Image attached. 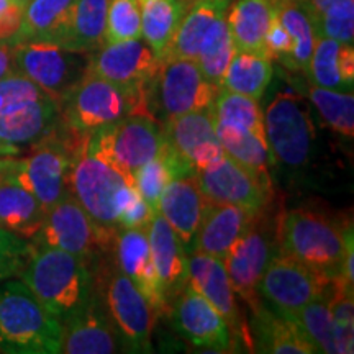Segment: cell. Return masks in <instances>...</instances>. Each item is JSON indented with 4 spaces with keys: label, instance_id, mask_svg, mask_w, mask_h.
<instances>
[{
    "label": "cell",
    "instance_id": "obj_1",
    "mask_svg": "<svg viewBox=\"0 0 354 354\" xmlns=\"http://www.w3.org/2000/svg\"><path fill=\"white\" fill-rule=\"evenodd\" d=\"M69 185L71 194L91 216L102 250H110L118 232V215L136 192L133 177L115 165L88 135L73 158Z\"/></svg>",
    "mask_w": 354,
    "mask_h": 354
},
{
    "label": "cell",
    "instance_id": "obj_2",
    "mask_svg": "<svg viewBox=\"0 0 354 354\" xmlns=\"http://www.w3.org/2000/svg\"><path fill=\"white\" fill-rule=\"evenodd\" d=\"M19 279L59 323L94 295L88 263L56 248L33 250Z\"/></svg>",
    "mask_w": 354,
    "mask_h": 354
},
{
    "label": "cell",
    "instance_id": "obj_3",
    "mask_svg": "<svg viewBox=\"0 0 354 354\" xmlns=\"http://www.w3.org/2000/svg\"><path fill=\"white\" fill-rule=\"evenodd\" d=\"M64 130L63 135H57L56 125L50 135L33 146V153L24 159L0 158V180H8L32 192L44 210L71 194L73 158L86 138L66 127Z\"/></svg>",
    "mask_w": 354,
    "mask_h": 354
},
{
    "label": "cell",
    "instance_id": "obj_4",
    "mask_svg": "<svg viewBox=\"0 0 354 354\" xmlns=\"http://www.w3.org/2000/svg\"><path fill=\"white\" fill-rule=\"evenodd\" d=\"M63 325L20 279L0 282V353L59 354Z\"/></svg>",
    "mask_w": 354,
    "mask_h": 354
},
{
    "label": "cell",
    "instance_id": "obj_5",
    "mask_svg": "<svg viewBox=\"0 0 354 354\" xmlns=\"http://www.w3.org/2000/svg\"><path fill=\"white\" fill-rule=\"evenodd\" d=\"M353 228H339L328 216L310 209L286 212L277 227L279 251L323 277L338 276Z\"/></svg>",
    "mask_w": 354,
    "mask_h": 354
},
{
    "label": "cell",
    "instance_id": "obj_6",
    "mask_svg": "<svg viewBox=\"0 0 354 354\" xmlns=\"http://www.w3.org/2000/svg\"><path fill=\"white\" fill-rule=\"evenodd\" d=\"M161 59L143 38L102 44L88 53V73L107 79L125 91L133 102V113H145L161 71Z\"/></svg>",
    "mask_w": 354,
    "mask_h": 354
},
{
    "label": "cell",
    "instance_id": "obj_7",
    "mask_svg": "<svg viewBox=\"0 0 354 354\" xmlns=\"http://www.w3.org/2000/svg\"><path fill=\"white\" fill-rule=\"evenodd\" d=\"M133 112L125 91L88 71L59 104L61 123L79 136L92 135Z\"/></svg>",
    "mask_w": 354,
    "mask_h": 354
},
{
    "label": "cell",
    "instance_id": "obj_8",
    "mask_svg": "<svg viewBox=\"0 0 354 354\" xmlns=\"http://www.w3.org/2000/svg\"><path fill=\"white\" fill-rule=\"evenodd\" d=\"M264 131L274 165L300 169L308 165L315 130L308 105L294 92H281L264 112Z\"/></svg>",
    "mask_w": 354,
    "mask_h": 354
},
{
    "label": "cell",
    "instance_id": "obj_9",
    "mask_svg": "<svg viewBox=\"0 0 354 354\" xmlns=\"http://www.w3.org/2000/svg\"><path fill=\"white\" fill-rule=\"evenodd\" d=\"M13 71L55 100L57 105L87 73V53L68 50L55 43L25 41L12 46Z\"/></svg>",
    "mask_w": 354,
    "mask_h": 354
},
{
    "label": "cell",
    "instance_id": "obj_10",
    "mask_svg": "<svg viewBox=\"0 0 354 354\" xmlns=\"http://www.w3.org/2000/svg\"><path fill=\"white\" fill-rule=\"evenodd\" d=\"M331 279L313 272L282 251H276L259 279L258 295L271 304L279 315L290 318L305 305L325 297Z\"/></svg>",
    "mask_w": 354,
    "mask_h": 354
},
{
    "label": "cell",
    "instance_id": "obj_11",
    "mask_svg": "<svg viewBox=\"0 0 354 354\" xmlns=\"http://www.w3.org/2000/svg\"><path fill=\"white\" fill-rule=\"evenodd\" d=\"M33 250L56 248L91 263L102 250L99 233L91 216L73 194L46 210L41 225L28 240Z\"/></svg>",
    "mask_w": 354,
    "mask_h": 354
},
{
    "label": "cell",
    "instance_id": "obj_12",
    "mask_svg": "<svg viewBox=\"0 0 354 354\" xmlns=\"http://www.w3.org/2000/svg\"><path fill=\"white\" fill-rule=\"evenodd\" d=\"M105 154L120 169L133 177L146 162L165 148V131L148 113H130L120 122L92 133Z\"/></svg>",
    "mask_w": 354,
    "mask_h": 354
},
{
    "label": "cell",
    "instance_id": "obj_13",
    "mask_svg": "<svg viewBox=\"0 0 354 354\" xmlns=\"http://www.w3.org/2000/svg\"><path fill=\"white\" fill-rule=\"evenodd\" d=\"M105 305L123 346L131 353L151 351V333L158 315L138 287L118 268L107 276Z\"/></svg>",
    "mask_w": 354,
    "mask_h": 354
},
{
    "label": "cell",
    "instance_id": "obj_14",
    "mask_svg": "<svg viewBox=\"0 0 354 354\" xmlns=\"http://www.w3.org/2000/svg\"><path fill=\"white\" fill-rule=\"evenodd\" d=\"M196 179L209 202L236 205L253 215L264 212L269 202L271 184L228 154L196 171Z\"/></svg>",
    "mask_w": 354,
    "mask_h": 354
},
{
    "label": "cell",
    "instance_id": "obj_15",
    "mask_svg": "<svg viewBox=\"0 0 354 354\" xmlns=\"http://www.w3.org/2000/svg\"><path fill=\"white\" fill-rule=\"evenodd\" d=\"M220 86L203 77L194 59L165 61L154 86L159 107L167 118L198 110H212Z\"/></svg>",
    "mask_w": 354,
    "mask_h": 354
},
{
    "label": "cell",
    "instance_id": "obj_16",
    "mask_svg": "<svg viewBox=\"0 0 354 354\" xmlns=\"http://www.w3.org/2000/svg\"><path fill=\"white\" fill-rule=\"evenodd\" d=\"M171 320L180 336L194 346L227 353L233 346V336L228 323L214 308L209 300L185 284L169 302Z\"/></svg>",
    "mask_w": 354,
    "mask_h": 354
},
{
    "label": "cell",
    "instance_id": "obj_17",
    "mask_svg": "<svg viewBox=\"0 0 354 354\" xmlns=\"http://www.w3.org/2000/svg\"><path fill=\"white\" fill-rule=\"evenodd\" d=\"M272 246L269 230L261 223L258 214L221 261L234 294L240 295L253 310L261 305L258 282L271 256L276 253Z\"/></svg>",
    "mask_w": 354,
    "mask_h": 354
},
{
    "label": "cell",
    "instance_id": "obj_18",
    "mask_svg": "<svg viewBox=\"0 0 354 354\" xmlns=\"http://www.w3.org/2000/svg\"><path fill=\"white\" fill-rule=\"evenodd\" d=\"M162 131L167 146L192 172L212 165L225 154L216 136L212 110L167 118Z\"/></svg>",
    "mask_w": 354,
    "mask_h": 354
},
{
    "label": "cell",
    "instance_id": "obj_19",
    "mask_svg": "<svg viewBox=\"0 0 354 354\" xmlns=\"http://www.w3.org/2000/svg\"><path fill=\"white\" fill-rule=\"evenodd\" d=\"M59 122V105L50 97L0 110V158L17 156L50 135Z\"/></svg>",
    "mask_w": 354,
    "mask_h": 354
},
{
    "label": "cell",
    "instance_id": "obj_20",
    "mask_svg": "<svg viewBox=\"0 0 354 354\" xmlns=\"http://www.w3.org/2000/svg\"><path fill=\"white\" fill-rule=\"evenodd\" d=\"M113 245L118 269L138 287L154 313L162 315L167 310V300L159 284L146 228H120Z\"/></svg>",
    "mask_w": 354,
    "mask_h": 354
},
{
    "label": "cell",
    "instance_id": "obj_21",
    "mask_svg": "<svg viewBox=\"0 0 354 354\" xmlns=\"http://www.w3.org/2000/svg\"><path fill=\"white\" fill-rule=\"evenodd\" d=\"M66 354H110L118 351V335L112 318L102 308L95 294L61 323Z\"/></svg>",
    "mask_w": 354,
    "mask_h": 354
},
{
    "label": "cell",
    "instance_id": "obj_22",
    "mask_svg": "<svg viewBox=\"0 0 354 354\" xmlns=\"http://www.w3.org/2000/svg\"><path fill=\"white\" fill-rule=\"evenodd\" d=\"M205 203L207 198L198 187L196 174L174 177L158 201L156 212L174 230L187 254L192 251Z\"/></svg>",
    "mask_w": 354,
    "mask_h": 354
},
{
    "label": "cell",
    "instance_id": "obj_23",
    "mask_svg": "<svg viewBox=\"0 0 354 354\" xmlns=\"http://www.w3.org/2000/svg\"><path fill=\"white\" fill-rule=\"evenodd\" d=\"M189 284L203 295L214 308L228 323L230 331L240 336L245 333L243 323L240 320V310L236 305V294L230 284L228 274L221 259L205 253L192 251L189 254Z\"/></svg>",
    "mask_w": 354,
    "mask_h": 354
},
{
    "label": "cell",
    "instance_id": "obj_24",
    "mask_svg": "<svg viewBox=\"0 0 354 354\" xmlns=\"http://www.w3.org/2000/svg\"><path fill=\"white\" fill-rule=\"evenodd\" d=\"M154 268H156L159 284L169 307L171 299L187 284L189 279V254L180 243L174 230L154 212L153 218L146 227Z\"/></svg>",
    "mask_w": 354,
    "mask_h": 354
},
{
    "label": "cell",
    "instance_id": "obj_25",
    "mask_svg": "<svg viewBox=\"0 0 354 354\" xmlns=\"http://www.w3.org/2000/svg\"><path fill=\"white\" fill-rule=\"evenodd\" d=\"M253 218V214L236 205L207 201L192 251L205 253L223 261L230 248L246 232Z\"/></svg>",
    "mask_w": 354,
    "mask_h": 354
},
{
    "label": "cell",
    "instance_id": "obj_26",
    "mask_svg": "<svg viewBox=\"0 0 354 354\" xmlns=\"http://www.w3.org/2000/svg\"><path fill=\"white\" fill-rule=\"evenodd\" d=\"M232 0H194L189 3L174 37L162 51L161 63L171 59H194L198 48L216 20L227 15Z\"/></svg>",
    "mask_w": 354,
    "mask_h": 354
},
{
    "label": "cell",
    "instance_id": "obj_27",
    "mask_svg": "<svg viewBox=\"0 0 354 354\" xmlns=\"http://www.w3.org/2000/svg\"><path fill=\"white\" fill-rule=\"evenodd\" d=\"M77 0H30L15 43L39 41L63 46L73 25ZM12 44V46H13Z\"/></svg>",
    "mask_w": 354,
    "mask_h": 354
},
{
    "label": "cell",
    "instance_id": "obj_28",
    "mask_svg": "<svg viewBox=\"0 0 354 354\" xmlns=\"http://www.w3.org/2000/svg\"><path fill=\"white\" fill-rule=\"evenodd\" d=\"M276 15L272 0H236L227 10V25L236 51L266 56L264 39Z\"/></svg>",
    "mask_w": 354,
    "mask_h": 354
},
{
    "label": "cell",
    "instance_id": "obj_29",
    "mask_svg": "<svg viewBox=\"0 0 354 354\" xmlns=\"http://www.w3.org/2000/svg\"><path fill=\"white\" fill-rule=\"evenodd\" d=\"M307 74L320 87L353 92L354 48L353 44L335 41L331 38H317Z\"/></svg>",
    "mask_w": 354,
    "mask_h": 354
},
{
    "label": "cell",
    "instance_id": "obj_30",
    "mask_svg": "<svg viewBox=\"0 0 354 354\" xmlns=\"http://www.w3.org/2000/svg\"><path fill=\"white\" fill-rule=\"evenodd\" d=\"M254 312V339L259 353L313 354L317 353L304 331L292 318L282 317L263 305Z\"/></svg>",
    "mask_w": 354,
    "mask_h": 354
},
{
    "label": "cell",
    "instance_id": "obj_31",
    "mask_svg": "<svg viewBox=\"0 0 354 354\" xmlns=\"http://www.w3.org/2000/svg\"><path fill=\"white\" fill-rule=\"evenodd\" d=\"M46 214L32 192L20 185L0 180V228L30 238L37 233Z\"/></svg>",
    "mask_w": 354,
    "mask_h": 354
},
{
    "label": "cell",
    "instance_id": "obj_32",
    "mask_svg": "<svg viewBox=\"0 0 354 354\" xmlns=\"http://www.w3.org/2000/svg\"><path fill=\"white\" fill-rule=\"evenodd\" d=\"M272 59L250 51H236L225 73L221 88L261 100L271 84Z\"/></svg>",
    "mask_w": 354,
    "mask_h": 354
},
{
    "label": "cell",
    "instance_id": "obj_33",
    "mask_svg": "<svg viewBox=\"0 0 354 354\" xmlns=\"http://www.w3.org/2000/svg\"><path fill=\"white\" fill-rule=\"evenodd\" d=\"M279 20L292 38V53L286 68L307 73L310 57L315 48L317 33L312 17L299 0H272Z\"/></svg>",
    "mask_w": 354,
    "mask_h": 354
},
{
    "label": "cell",
    "instance_id": "obj_34",
    "mask_svg": "<svg viewBox=\"0 0 354 354\" xmlns=\"http://www.w3.org/2000/svg\"><path fill=\"white\" fill-rule=\"evenodd\" d=\"M216 136L225 154L240 165L253 171L264 183L271 184V166H274L268 141L258 138L253 133L228 125L215 123Z\"/></svg>",
    "mask_w": 354,
    "mask_h": 354
},
{
    "label": "cell",
    "instance_id": "obj_35",
    "mask_svg": "<svg viewBox=\"0 0 354 354\" xmlns=\"http://www.w3.org/2000/svg\"><path fill=\"white\" fill-rule=\"evenodd\" d=\"M141 10V38L162 55L183 20L187 3L184 0H138ZM161 59V57H159Z\"/></svg>",
    "mask_w": 354,
    "mask_h": 354
},
{
    "label": "cell",
    "instance_id": "obj_36",
    "mask_svg": "<svg viewBox=\"0 0 354 354\" xmlns=\"http://www.w3.org/2000/svg\"><path fill=\"white\" fill-rule=\"evenodd\" d=\"M109 0H77L73 25L63 48L92 53L105 44V19Z\"/></svg>",
    "mask_w": 354,
    "mask_h": 354
},
{
    "label": "cell",
    "instance_id": "obj_37",
    "mask_svg": "<svg viewBox=\"0 0 354 354\" xmlns=\"http://www.w3.org/2000/svg\"><path fill=\"white\" fill-rule=\"evenodd\" d=\"M185 174H196V172L190 171L189 167L176 156V153L167 146V143H165V148H162V151L159 153L156 158L151 159L149 162H146L145 166H141L140 169L133 174V183H135V187L140 192V196L145 198V202L148 203L153 210H156L158 201L159 197H161L162 190L166 189V185L169 184L174 177Z\"/></svg>",
    "mask_w": 354,
    "mask_h": 354
},
{
    "label": "cell",
    "instance_id": "obj_38",
    "mask_svg": "<svg viewBox=\"0 0 354 354\" xmlns=\"http://www.w3.org/2000/svg\"><path fill=\"white\" fill-rule=\"evenodd\" d=\"M236 46L227 25V15H223L212 25L198 48L196 63L207 81L221 86L230 61L233 59Z\"/></svg>",
    "mask_w": 354,
    "mask_h": 354
},
{
    "label": "cell",
    "instance_id": "obj_39",
    "mask_svg": "<svg viewBox=\"0 0 354 354\" xmlns=\"http://www.w3.org/2000/svg\"><path fill=\"white\" fill-rule=\"evenodd\" d=\"M212 113H214L215 123L241 128L268 141L264 131V112L261 110L258 100L251 97L220 88V94L212 107Z\"/></svg>",
    "mask_w": 354,
    "mask_h": 354
},
{
    "label": "cell",
    "instance_id": "obj_40",
    "mask_svg": "<svg viewBox=\"0 0 354 354\" xmlns=\"http://www.w3.org/2000/svg\"><path fill=\"white\" fill-rule=\"evenodd\" d=\"M308 100L320 113L323 122L331 130L344 138L354 136V95L353 92H342L335 88L320 87L312 84L307 88Z\"/></svg>",
    "mask_w": 354,
    "mask_h": 354
},
{
    "label": "cell",
    "instance_id": "obj_41",
    "mask_svg": "<svg viewBox=\"0 0 354 354\" xmlns=\"http://www.w3.org/2000/svg\"><path fill=\"white\" fill-rule=\"evenodd\" d=\"M326 300L335 322L336 354H351L354 351L353 286L335 276L326 290Z\"/></svg>",
    "mask_w": 354,
    "mask_h": 354
},
{
    "label": "cell",
    "instance_id": "obj_42",
    "mask_svg": "<svg viewBox=\"0 0 354 354\" xmlns=\"http://www.w3.org/2000/svg\"><path fill=\"white\" fill-rule=\"evenodd\" d=\"M290 318L297 323L299 328L304 331L317 353L336 354L335 322L331 317L326 295L305 305Z\"/></svg>",
    "mask_w": 354,
    "mask_h": 354
},
{
    "label": "cell",
    "instance_id": "obj_43",
    "mask_svg": "<svg viewBox=\"0 0 354 354\" xmlns=\"http://www.w3.org/2000/svg\"><path fill=\"white\" fill-rule=\"evenodd\" d=\"M141 38L138 0H109L105 19V43H122Z\"/></svg>",
    "mask_w": 354,
    "mask_h": 354
},
{
    "label": "cell",
    "instance_id": "obj_44",
    "mask_svg": "<svg viewBox=\"0 0 354 354\" xmlns=\"http://www.w3.org/2000/svg\"><path fill=\"white\" fill-rule=\"evenodd\" d=\"M317 38L353 44L354 39V0H338L315 20Z\"/></svg>",
    "mask_w": 354,
    "mask_h": 354
},
{
    "label": "cell",
    "instance_id": "obj_45",
    "mask_svg": "<svg viewBox=\"0 0 354 354\" xmlns=\"http://www.w3.org/2000/svg\"><path fill=\"white\" fill-rule=\"evenodd\" d=\"M32 253L33 246L26 238L0 228V282L20 277Z\"/></svg>",
    "mask_w": 354,
    "mask_h": 354
},
{
    "label": "cell",
    "instance_id": "obj_46",
    "mask_svg": "<svg viewBox=\"0 0 354 354\" xmlns=\"http://www.w3.org/2000/svg\"><path fill=\"white\" fill-rule=\"evenodd\" d=\"M46 94L33 84L28 77L19 73H12L10 76L0 81V110L12 107V105L24 104V102L39 99Z\"/></svg>",
    "mask_w": 354,
    "mask_h": 354
},
{
    "label": "cell",
    "instance_id": "obj_47",
    "mask_svg": "<svg viewBox=\"0 0 354 354\" xmlns=\"http://www.w3.org/2000/svg\"><path fill=\"white\" fill-rule=\"evenodd\" d=\"M264 48L266 56H268L269 59L281 61L284 66L289 63V57L292 53V38L289 32L286 30V26L282 25V21L279 20L277 13L272 17L271 25H269L268 33H266Z\"/></svg>",
    "mask_w": 354,
    "mask_h": 354
},
{
    "label": "cell",
    "instance_id": "obj_48",
    "mask_svg": "<svg viewBox=\"0 0 354 354\" xmlns=\"http://www.w3.org/2000/svg\"><path fill=\"white\" fill-rule=\"evenodd\" d=\"M153 210L145 198L140 196L136 190L133 196L128 198V202L123 205V209L118 215V230L120 228H146L153 218Z\"/></svg>",
    "mask_w": 354,
    "mask_h": 354
},
{
    "label": "cell",
    "instance_id": "obj_49",
    "mask_svg": "<svg viewBox=\"0 0 354 354\" xmlns=\"http://www.w3.org/2000/svg\"><path fill=\"white\" fill-rule=\"evenodd\" d=\"M24 10L25 8L13 0L6 10L0 12V43L10 46L15 43L24 21Z\"/></svg>",
    "mask_w": 354,
    "mask_h": 354
},
{
    "label": "cell",
    "instance_id": "obj_50",
    "mask_svg": "<svg viewBox=\"0 0 354 354\" xmlns=\"http://www.w3.org/2000/svg\"><path fill=\"white\" fill-rule=\"evenodd\" d=\"M13 71V59H12V46L10 44L0 43V81L3 77L10 76Z\"/></svg>",
    "mask_w": 354,
    "mask_h": 354
},
{
    "label": "cell",
    "instance_id": "obj_51",
    "mask_svg": "<svg viewBox=\"0 0 354 354\" xmlns=\"http://www.w3.org/2000/svg\"><path fill=\"white\" fill-rule=\"evenodd\" d=\"M335 2H338V0H305L304 6L308 10L310 17H312V21L315 24L318 17H320L330 6H333Z\"/></svg>",
    "mask_w": 354,
    "mask_h": 354
},
{
    "label": "cell",
    "instance_id": "obj_52",
    "mask_svg": "<svg viewBox=\"0 0 354 354\" xmlns=\"http://www.w3.org/2000/svg\"><path fill=\"white\" fill-rule=\"evenodd\" d=\"M13 2V0H0V12L6 10V8L10 6V3Z\"/></svg>",
    "mask_w": 354,
    "mask_h": 354
},
{
    "label": "cell",
    "instance_id": "obj_53",
    "mask_svg": "<svg viewBox=\"0 0 354 354\" xmlns=\"http://www.w3.org/2000/svg\"><path fill=\"white\" fill-rule=\"evenodd\" d=\"M15 2H17V3H19V6H21V7H24V8H25V6H26V3H28V2H30V0H15Z\"/></svg>",
    "mask_w": 354,
    "mask_h": 354
},
{
    "label": "cell",
    "instance_id": "obj_54",
    "mask_svg": "<svg viewBox=\"0 0 354 354\" xmlns=\"http://www.w3.org/2000/svg\"><path fill=\"white\" fill-rule=\"evenodd\" d=\"M184 2L187 3V7H189V3H190V2H194V0H184Z\"/></svg>",
    "mask_w": 354,
    "mask_h": 354
},
{
    "label": "cell",
    "instance_id": "obj_55",
    "mask_svg": "<svg viewBox=\"0 0 354 354\" xmlns=\"http://www.w3.org/2000/svg\"><path fill=\"white\" fill-rule=\"evenodd\" d=\"M299 2H305V0H299Z\"/></svg>",
    "mask_w": 354,
    "mask_h": 354
}]
</instances>
